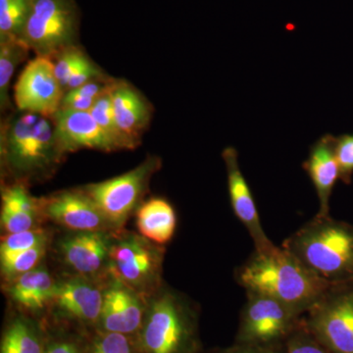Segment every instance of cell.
Masks as SVG:
<instances>
[{
	"label": "cell",
	"instance_id": "29",
	"mask_svg": "<svg viewBox=\"0 0 353 353\" xmlns=\"http://www.w3.org/2000/svg\"><path fill=\"white\" fill-rule=\"evenodd\" d=\"M88 353H138V350L128 334L102 331L95 336Z\"/></svg>",
	"mask_w": 353,
	"mask_h": 353
},
{
	"label": "cell",
	"instance_id": "24",
	"mask_svg": "<svg viewBox=\"0 0 353 353\" xmlns=\"http://www.w3.org/2000/svg\"><path fill=\"white\" fill-rule=\"evenodd\" d=\"M34 0H0V39L20 38Z\"/></svg>",
	"mask_w": 353,
	"mask_h": 353
},
{
	"label": "cell",
	"instance_id": "9",
	"mask_svg": "<svg viewBox=\"0 0 353 353\" xmlns=\"http://www.w3.org/2000/svg\"><path fill=\"white\" fill-rule=\"evenodd\" d=\"M50 57L37 55L26 65L14 85V102L21 112L34 113L50 119L64 97Z\"/></svg>",
	"mask_w": 353,
	"mask_h": 353
},
{
	"label": "cell",
	"instance_id": "15",
	"mask_svg": "<svg viewBox=\"0 0 353 353\" xmlns=\"http://www.w3.org/2000/svg\"><path fill=\"white\" fill-rule=\"evenodd\" d=\"M109 92L120 131L136 148L152 118V108L138 90L125 81H111Z\"/></svg>",
	"mask_w": 353,
	"mask_h": 353
},
{
	"label": "cell",
	"instance_id": "12",
	"mask_svg": "<svg viewBox=\"0 0 353 353\" xmlns=\"http://www.w3.org/2000/svg\"><path fill=\"white\" fill-rule=\"evenodd\" d=\"M41 212L76 232H103L110 227L97 204L81 190H64L39 201Z\"/></svg>",
	"mask_w": 353,
	"mask_h": 353
},
{
	"label": "cell",
	"instance_id": "4",
	"mask_svg": "<svg viewBox=\"0 0 353 353\" xmlns=\"http://www.w3.org/2000/svg\"><path fill=\"white\" fill-rule=\"evenodd\" d=\"M136 345L138 353H196L194 311L173 292L158 294L146 310Z\"/></svg>",
	"mask_w": 353,
	"mask_h": 353
},
{
	"label": "cell",
	"instance_id": "13",
	"mask_svg": "<svg viewBox=\"0 0 353 353\" xmlns=\"http://www.w3.org/2000/svg\"><path fill=\"white\" fill-rule=\"evenodd\" d=\"M223 158L226 164L230 199L234 214L252 236L256 252H268L275 245L264 233L252 192L239 165L238 153L234 148H228L223 152Z\"/></svg>",
	"mask_w": 353,
	"mask_h": 353
},
{
	"label": "cell",
	"instance_id": "22",
	"mask_svg": "<svg viewBox=\"0 0 353 353\" xmlns=\"http://www.w3.org/2000/svg\"><path fill=\"white\" fill-rule=\"evenodd\" d=\"M31 51L20 38L0 39V108H11L9 87L16 68Z\"/></svg>",
	"mask_w": 353,
	"mask_h": 353
},
{
	"label": "cell",
	"instance_id": "7",
	"mask_svg": "<svg viewBox=\"0 0 353 353\" xmlns=\"http://www.w3.org/2000/svg\"><path fill=\"white\" fill-rule=\"evenodd\" d=\"M158 166L157 158L150 157L126 174L88 185L82 190L97 204L110 227H120L136 208Z\"/></svg>",
	"mask_w": 353,
	"mask_h": 353
},
{
	"label": "cell",
	"instance_id": "8",
	"mask_svg": "<svg viewBox=\"0 0 353 353\" xmlns=\"http://www.w3.org/2000/svg\"><path fill=\"white\" fill-rule=\"evenodd\" d=\"M236 341L239 345H274L289 338L301 315L277 299L248 292Z\"/></svg>",
	"mask_w": 353,
	"mask_h": 353
},
{
	"label": "cell",
	"instance_id": "11",
	"mask_svg": "<svg viewBox=\"0 0 353 353\" xmlns=\"http://www.w3.org/2000/svg\"><path fill=\"white\" fill-rule=\"evenodd\" d=\"M55 143L60 152L95 150L110 152L117 150L112 141L99 127L90 111L61 109L50 118Z\"/></svg>",
	"mask_w": 353,
	"mask_h": 353
},
{
	"label": "cell",
	"instance_id": "20",
	"mask_svg": "<svg viewBox=\"0 0 353 353\" xmlns=\"http://www.w3.org/2000/svg\"><path fill=\"white\" fill-rule=\"evenodd\" d=\"M137 225L139 233L146 240L157 245L169 243L175 234L176 216L175 210L163 199H152L139 206L137 213Z\"/></svg>",
	"mask_w": 353,
	"mask_h": 353
},
{
	"label": "cell",
	"instance_id": "5",
	"mask_svg": "<svg viewBox=\"0 0 353 353\" xmlns=\"http://www.w3.org/2000/svg\"><path fill=\"white\" fill-rule=\"evenodd\" d=\"M79 23L75 0H34L21 39L37 55L52 57L76 44Z\"/></svg>",
	"mask_w": 353,
	"mask_h": 353
},
{
	"label": "cell",
	"instance_id": "19",
	"mask_svg": "<svg viewBox=\"0 0 353 353\" xmlns=\"http://www.w3.org/2000/svg\"><path fill=\"white\" fill-rule=\"evenodd\" d=\"M319 199V212L316 216H329V201L336 179L340 176V168L336 161L334 148L329 139H322L313 148L305 164Z\"/></svg>",
	"mask_w": 353,
	"mask_h": 353
},
{
	"label": "cell",
	"instance_id": "33",
	"mask_svg": "<svg viewBox=\"0 0 353 353\" xmlns=\"http://www.w3.org/2000/svg\"><path fill=\"white\" fill-rule=\"evenodd\" d=\"M222 353H284L279 345H239Z\"/></svg>",
	"mask_w": 353,
	"mask_h": 353
},
{
	"label": "cell",
	"instance_id": "28",
	"mask_svg": "<svg viewBox=\"0 0 353 353\" xmlns=\"http://www.w3.org/2000/svg\"><path fill=\"white\" fill-rule=\"evenodd\" d=\"M85 57L87 55L82 48H79L77 44H73V46H67L57 52L54 57H51L54 63L55 75L60 85L63 88L64 92L70 77L78 68L79 65L82 63Z\"/></svg>",
	"mask_w": 353,
	"mask_h": 353
},
{
	"label": "cell",
	"instance_id": "23",
	"mask_svg": "<svg viewBox=\"0 0 353 353\" xmlns=\"http://www.w3.org/2000/svg\"><path fill=\"white\" fill-rule=\"evenodd\" d=\"M41 334L28 319L18 317L7 327L2 336L0 353H44Z\"/></svg>",
	"mask_w": 353,
	"mask_h": 353
},
{
	"label": "cell",
	"instance_id": "1",
	"mask_svg": "<svg viewBox=\"0 0 353 353\" xmlns=\"http://www.w3.org/2000/svg\"><path fill=\"white\" fill-rule=\"evenodd\" d=\"M238 276L248 292L277 299L299 315L308 312L336 287L277 246L266 252H255Z\"/></svg>",
	"mask_w": 353,
	"mask_h": 353
},
{
	"label": "cell",
	"instance_id": "27",
	"mask_svg": "<svg viewBox=\"0 0 353 353\" xmlns=\"http://www.w3.org/2000/svg\"><path fill=\"white\" fill-rule=\"evenodd\" d=\"M48 234L43 230L32 229L7 234L0 245V257L9 256L15 253L31 250L36 246L46 245Z\"/></svg>",
	"mask_w": 353,
	"mask_h": 353
},
{
	"label": "cell",
	"instance_id": "32",
	"mask_svg": "<svg viewBox=\"0 0 353 353\" xmlns=\"http://www.w3.org/2000/svg\"><path fill=\"white\" fill-rule=\"evenodd\" d=\"M340 175L348 176L353 172V136H347L339 141L334 148Z\"/></svg>",
	"mask_w": 353,
	"mask_h": 353
},
{
	"label": "cell",
	"instance_id": "34",
	"mask_svg": "<svg viewBox=\"0 0 353 353\" xmlns=\"http://www.w3.org/2000/svg\"><path fill=\"white\" fill-rule=\"evenodd\" d=\"M44 353H82V352L75 341L60 340L46 345Z\"/></svg>",
	"mask_w": 353,
	"mask_h": 353
},
{
	"label": "cell",
	"instance_id": "14",
	"mask_svg": "<svg viewBox=\"0 0 353 353\" xmlns=\"http://www.w3.org/2000/svg\"><path fill=\"white\" fill-rule=\"evenodd\" d=\"M145 315L137 290L118 280L103 294L99 324L102 331L130 336L139 331Z\"/></svg>",
	"mask_w": 353,
	"mask_h": 353
},
{
	"label": "cell",
	"instance_id": "3",
	"mask_svg": "<svg viewBox=\"0 0 353 353\" xmlns=\"http://www.w3.org/2000/svg\"><path fill=\"white\" fill-rule=\"evenodd\" d=\"M1 155L10 171L20 178L48 173L64 157L55 143L52 123L28 112L2 124Z\"/></svg>",
	"mask_w": 353,
	"mask_h": 353
},
{
	"label": "cell",
	"instance_id": "26",
	"mask_svg": "<svg viewBox=\"0 0 353 353\" xmlns=\"http://www.w3.org/2000/svg\"><path fill=\"white\" fill-rule=\"evenodd\" d=\"M46 245H41L25 250V252L15 253L9 256L0 257L1 259L2 273L9 279H16L27 272L34 270L43 259L46 252Z\"/></svg>",
	"mask_w": 353,
	"mask_h": 353
},
{
	"label": "cell",
	"instance_id": "16",
	"mask_svg": "<svg viewBox=\"0 0 353 353\" xmlns=\"http://www.w3.org/2000/svg\"><path fill=\"white\" fill-rule=\"evenodd\" d=\"M52 301L65 317L94 324L101 319L103 294L83 279H72L55 285Z\"/></svg>",
	"mask_w": 353,
	"mask_h": 353
},
{
	"label": "cell",
	"instance_id": "6",
	"mask_svg": "<svg viewBox=\"0 0 353 353\" xmlns=\"http://www.w3.org/2000/svg\"><path fill=\"white\" fill-rule=\"evenodd\" d=\"M309 333L332 353H353V284L336 285L308 311Z\"/></svg>",
	"mask_w": 353,
	"mask_h": 353
},
{
	"label": "cell",
	"instance_id": "30",
	"mask_svg": "<svg viewBox=\"0 0 353 353\" xmlns=\"http://www.w3.org/2000/svg\"><path fill=\"white\" fill-rule=\"evenodd\" d=\"M285 353H332L323 347L305 326H297L290 334Z\"/></svg>",
	"mask_w": 353,
	"mask_h": 353
},
{
	"label": "cell",
	"instance_id": "25",
	"mask_svg": "<svg viewBox=\"0 0 353 353\" xmlns=\"http://www.w3.org/2000/svg\"><path fill=\"white\" fill-rule=\"evenodd\" d=\"M109 88H110V85H109ZM109 88L95 101L90 113L92 114L99 127L108 134V138L112 141L117 150H134L116 123Z\"/></svg>",
	"mask_w": 353,
	"mask_h": 353
},
{
	"label": "cell",
	"instance_id": "2",
	"mask_svg": "<svg viewBox=\"0 0 353 353\" xmlns=\"http://www.w3.org/2000/svg\"><path fill=\"white\" fill-rule=\"evenodd\" d=\"M283 248L330 284H353L352 225L316 216L287 239Z\"/></svg>",
	"mask_w": 353,
	"mask_h": 353
},
{
	"label": "cell",
	"instance_id": "10",
	"mask_svg": "<svg viewBox=\"0 0 353 353\" xmlns=\"http://www.w3.org/2000/svg\"><path fill=\"white\" fill-rule=\"evenodd\" d=\"M150 243L143 236L127 234L111 245L109 259L114 271L137 292L150 289L159 279L161 252Z\"/></svg>",
	"mask_w": 353,
	"mask_h": 353
},
{
	"label": "cell",
	"instance_id": "17",
	"mask_svg": "<svg viewBox=\"0 0 353 353\" xmlns=\"http://www.w3.org/2000/svg\"><path fill=\"white\" fill-rule=\"evenodd\" d=\"M111 243L104 232H76L60 243V253L74 271L97 273L110 256Z\"/></svg>",
	"mask_w": 353,
	"mask_h": 353
},
{
	"label": "cell",
	"instance_id": "18",
	"mask_svg": "<svg viewBox=\"0 0 353 353\" xmlns=\"http://www.w3.org/2000/svg\"><path fill=\"white\" fill-rule=\"evenodd\" d=\"M1 204V225L7 234L36 229L34 227L41 212V203L23 183H14L3 189Z\"/></svg>",
	"mask_w": 353,
	"mask_h": 353
},
{
	"label": "cell",
	"instance_id": "31",
	"mask_svg": "<svg viewBox=\"0 0 353 353\" xmlns=\"http://www.w3.org/2000/svg\"><path fill=\"white\" fill-rule=\"evenodd\" d=\"M108 79L106 78L105 74L94 62L85 57L82 63L79 65L78 68L70 77L66 88H65V92L74 90V88L82 87V85L92 82V81L108 80Z\"/></svg>",
	"mask_w": 353,
	"mask_h": 353
},
{
	"label": "cell",
	"instance_id": "21",
	"mask_svg": "<svg viewBox=\"0 0 353 353\" xmlns=\"http://www.w3.org/2000/svg\"><path fill=\"white\" fill-rule=\"evenodd\" d=\"M55 285L46 269L34 268L14 279L9 292L13 301L22 307L38 311L52 301Z\"/></svg>",
	"mask_w": 353,
	"mask_h": 353
}]
</instances>
